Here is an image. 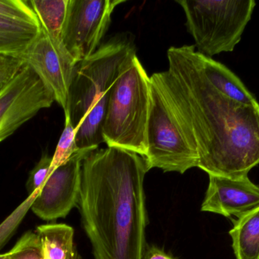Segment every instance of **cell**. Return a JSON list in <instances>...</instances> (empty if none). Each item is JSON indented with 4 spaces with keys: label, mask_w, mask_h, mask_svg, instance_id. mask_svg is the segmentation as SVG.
<instances>
[{
    "label": "cell",
    "mask_w": 259,
    "mask_h": 259,
    "mask_svg": "<svg viewBox=\"0 0 259 259\" xmlns=\"http://www.w3.org/2000/svg\"><path fill=\"white\" fill-rule=\"evenodd\" d=\"M52 159L53 158L49 156L47 154H44L39 162L30 172V176L27 179V185H26L29 195L39 191L45 183L46 180L50 176Z\"/></svg>",
    "instance_id": "obj_20"
},
{
    "label": "cell",
    "mask_w": 259,
    "mask_h": 259,
    "mask_svg": "<svg viewBox=\"0 0 259 259\" xmlns=\"http://www.w3.org/2000/svg\"><path fill=\"white\" fill-rule=\"evenodd\" d=\"M197 56L204 74L214 88L239 103L259 106L255 96L251 94L243 82L228 67L198 52Z\"/></svg>",
    "instance_id": "obj_12"
},
{
    "label": "cell",
    "mask_w": 259,
    "mask_h": 259,
    "mask_svg": "<svg viewBox=\"0 0 259 259\" xmlns=\"http://www.w3.org/2000/svg\"><path fill=\"white\" fill-rule=\"evenodd\" d=\"M54 101L34 71L24 64L0 92V143Z\"/></svg>",
    "instance_id": "obj_8"
},
{
    "label": "cell",
    "mask_w": 259,
    "mask_h": 259,
    "mask_svg": "<svg viewBox=\"0 0 259 259\" xmlns=\"http://www.w3.org/2000/svg\"><path fill=\"white\" fill-rule=\"evenodd\" d=\"M149 170L145 158L118 147L97 149L83 159L77 206L95 259H142Z\"/></svg>",
    "instance_id": "obj_2"
},
{
    "label": "cell",
    "mask_w": 259,
    "mask_h": 259,
    "mask_svg": "<svg viewBox=\"0 0 259 259\" xmlns=\"http://www.w3.org/2000/svg\"><path fill=\"white\" fill-rule=\"evenodd\" d=\"M0 259H9V253L0 254Z\"/></svg>",
    "instance_id": "obj_23"
},
{
    "label": "cell",
    "mask_w": 259,
    "mask_h": 259,
    "mask_svg": "<svg viewBox=\"0 0 259 259\" xmlns=\"http://www.w3.org/2000/svg\"><path fill=\"white\" fill-rule=\"evenodd\" d=\"M229 234L237 259H259V207L237 219Z\"/></svg>",
    "instance_id": "obj_15"
},
{
    "label": "cell",
    "mask_w": 259,
    "mask_h": 259,
    "mask_svg": "<svg viewBox=\"0 0 259 259\" xmlns=\"http://www.w3.org/2000/svg\"><path fill=\"white\" fill-rule=\"evenodd\" d=\"M44 245L45 259H83L74 243V231L64 224H48L36 228Z\"/></svg>",
    "instance_id": "obj_14"
},
{
    "label": "cell",
    "mask_w": 259,
    "mask_h": 259,
    "mask_svg": "<svg viewBox=\"0 0 259 259\" xmlns=\"http://www.w3.org/2000/svg\"><path fill=\"white\" fill-rule=\"evenodd\" d=\"M24 64L21 58L0 56V92L13 80Z\"/></svg>",
    "instance_id": "obj_21"
},
{
    "label": "cell",
    "mask_w": 259,
    "mask_h": 259,
    "mask_svg": "<svg viewBox=\"0 0 259 259\" xmlns=\"http://www.w3.org/2000/svg\"><path fill=\"white\" fill-rule=\"evenodd\" d=\"M146 141L145 159L149 170L159 168L183 174L198 167L197 153L187 142L162 94L152 82Z\"/></svg>",
    "instance_id": "obj_6"
},
{
    "label": "cell",
    "mask_w": 259,
    "mask_h": 259,
    "mask_svg": "<svg viewBox=\"0 0 259 259\" xmlns=\"http://www.w3.org/2000/svg\"><path fill=\"white\" fill-rule=\"evenodd\" d=\"M93 151L79 150L50 173L30 208L38 217L47 221L64 218L77 206L82 162Z\"/></svg>",
    "instance_id": "obj_10"
},
{
    "label": "cell",
    "mask_w": 259,
    "mask_h": 259,
    "mask_svg": "<svg viewBox=\"0 0 259 259\" xmlns=\"http://www.w3.org/2000/svg\"><path fill=\"white\" fill-rule=\"evenodd\" d=\"M0 17L12 21L40 25L29 1L0 0Z\"/></svg>",
    "instance_id": "obj_19"
},
{
    "label": "cell",
    "mask_w": 259,
    "mask_h": 259,
    "mask_svg": "<svg viewBox=\"0 0 259 259\" xmlns=\"http://www.w3.org/2000/svg\"><path fill=\"white\" fill-rule=\"evenodd\" d=\"M41 29L56 41H62V31L68 10V0H30Z\"/></svg>",
    "instance_id": "obj_16"
},
{
    "label": "cell",
    "mask_w": 259,
    "mask_h": 259,
    "mask_svg": "<svg viewBox=\"0 0 259 259\" xmlns=\"http://www.w3.org/2000/svg\"><path fill=\"white\" fill-rule=\"evenodd\" d=\"M40 30L38 24L0 17V56L21 59Z\"/></svg>",
    "instance_id": "obj_13"
},
{
    "label": "cell",
    "mask_w": 259,
    "mask_h": 259,
    "mask_svg": "<svg viewBox=\"0 0 259 259\" xmlns=\"http://www.w3.org/2000/svg\"><path fill=\"white\" fill-rule=\"evenodd\" d=\"M65 118L63 132L56 146L54 155L52 157L50 174L79 151L76 143V129L71 123L69 116L65 115Z\"/></svg>",
    "instance_id": "obj_17"
},
{
    "label": "cell",
    "mask_w": 259,
    "mask_h": 259,
    "mask_svg": "<svg viewBox=\"0 0 259 259\" xmlns=\"http://www.w3.org/2000/svg\"><path fill=\"white\" fill-rule=\"evenodd\" d=\"M21 59L34 71L65 112L77 63L63 42L53 39L41 29Z\"/></svg>",
    "instance_id": "obj_9"
},
{
    "label": "cell",
    "mask_w": 259,
    "mask_h": 259,
    "mask_svg": "<svg viewBox=\"0 0 259 259\" xmlns=\"http://www.w3.org/2000/svg\"><path fill=\"white\" fill-rule=\"evenodd\" d=\"M134 53V38L128 33H118L76 65L68 107L64 113L69 116L76 129L79 150H97L104 143L102 129L112 88L124 62Z\"/></svg>",
    "instance_id": "obj_3"
},
{
    "label": "cell",
    "mask_w": 259,
    "mask_h": 259,
    "mask_svg": "<svg viewBox=\"0 0 259 259\" xmlns=\"http://www.w3.org/2000/svg\"><path fill=\"white\" fill-rule=\"evenodd\" d=\"M209 184L201 211L237 219L259 207V187L248 176L231 179L208 175Z\"/></svg>",
    "instance_id": "obj_11"
},
{
    "label": "cell",
    "mask_w": 259,
    "mask_h": 259,
    "mask_svg": "<svg viewBox=\"0 0 259 259\" xmlns=\"http://www.w3.org/2000/svg\"><path fill=\"white\" fill-rule=\"evenodd\" d=\"M198 53L211 57L234 51L252 18L254 0H181Z\"/></svg>",
    "instance_id": "obj_5"
},
{
    "label": "cell",
    "mask_w": 259,
    "mask_h": 259,
    "mask_svg": "<svg viewBox=\"0 0 259 259\" xmlns=\"http://www.w3.org/2000/svg\"><path fill=\"white\" fill-rule=\"evenodd\" d=\"M124 3V0H68L62 41L77 63L100 48L114 10Z\"/></svg>",
    "instance_id": "obj_7"
},
{
    "label": "cell",
    "mask_w": 259,
    "mask_h": 259,
    "mask_svg": "<svg viewBox=\"0 0 259 259\" xmlns=\"http://www.w3.org/2000/svg\"><path fill=\"white\" fill-rule=\"evenodd\" d=\"M150 91V77L134 53L124 62L112 88L102 129L108 147L146 158Z\"/></svg>",
    "instance_id": "obj_4"
},
{
    "label": "cell",
    "mask_w": 259,
    "mask_h": 259,
    "mask_svg": "<svg viewBox=\"0 0 259 259\" xmlns=\"http://www.w3.org/2000/svg\"><path fill=\"white\" fill-rule=\"evenodd\" d=\"M142 259H177L156 246H146Z\"/></svg>",
    "instance_id": "obj_22"
},
{
    "label": "cell",
    "mask_w": 259,
    "mask_h": 259,
    "mask_svg": "<svg viewBox=\"0 0 259 259\" xmlns=\"http://www.w3.org/2000/svg\"><path fill=\"white\" fill-rule=\"evenodd\" d=\"M168 69L150 77L208 175L240 179L259 165V106L239 103L208 81L195 46L171 47Z\"/></svg>",
    "instance_id": "obj_1"
},
{
    "label": "cell",
    "mask_w": 259,
    "mask_h": 259,
    "mask_svg": "<svg viewBox=\"0 0 259 259\" xmlns=\"http://www.w3.org/2000/svg\"><path fill=\"white\" fill-rule=\"evenodd\" d=\"M9 253V259H45L42 240L36 232H26Z\"/></svg>",
    "instance_id": "obj_18"
}]
</instances>
